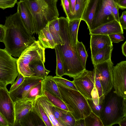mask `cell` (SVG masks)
Returning <instances> with one entry per match:
<instances>
[{
  "mask_svg": "<svg viewBox=\"0 0 126 126\" xmlns=\"http://www.w3.org/2000/svg\"><path fill=\"white\" fill-rule=\"evenodd\" d=\"M121 47L123 54L126 57V41L122 45Z\"/></svg>",
  "mask_w": 126,
  "mask_h": 126,
  "instance_id": "51",
  "label": "cell"
},
{
  "mask_svg": "<svg viewBox=\"0 0 126 126\" xmlns=\"http://www.w3.org/2000/svg\"><path fill=\"white\" fill-rule=\"evenodd\" d=\"M113 46H109L99 52L92 60L93 65L104 62L111 59Z\"/></svg>",
  "mask_w": 126,
  "mask_h": 126,
  "instance_id": "26",
  "label": "cell"
},
{
  "mask_svg": "<svg viewBox=\"0 0 126 126\" xmlns=\"http://www.w3.org/2000/svg\"><path fill=\"white\" fill-rule=\"evenodd\" d=\"M117 124L120 126H126V116L120 120Z\"/></svg>",
  "mask_w": 126,
  "mask_h": 126,
  "instance_id": "50",
  "label": "cell"
},
{
  "mask_svg": "<svg viewBox=\"0 0 126 126\" xmlns=\"http://www.w3.org/2000/svg\"><path fill=\"white\" fill-rule=\"evenodd\" d=\"M61 5L62 6L64 12L69 21L72 15L71 12L69 3L68 0H61Z\"/></svg>",
  "mask_w": 126,
  "mask_h": 126,
  "instance_id": "37",
  "label": "cell"
},
{
  "mask_svg": "<svg viewBox=\"0 0 126 126\" xmlns=\"http://www.w3.org/2000/svg\"><path fill=\"white\" fill-rule=\"evenodd\" d=\"M0 126H9L6 119L0 112Z\"/></svg>",
  "mask_w": 126,
  "mask_h": 126,
  "instance_id": "47",
  "label": "cell"
},
{
  "mask_svg": "<svg viewBox=\"0 0 126 126\" xmlns=\"http://www.w3.org/2000/svg\"><path fill=\"white\" fill-rule=\"evenodd\" d=\"M5 32V30L4 25L0 24V42L3 43Z\"/></svg>",
  "mask_w": 126,
  "mask_h": 126,
  "instance_id": "45",
  "label": "cell"
},
{
  "mask_svg": "<svg viewBox=\"0 0 126 126\" xmlns=\"http://www.w3.org/2000/svg\"><path fill=\"white\" fill-rule=\"evenodd\" d=\"M84 119L86 126H104L100 117L92 111Z\"/></svg>",
  "mask_w": 126,
  "mask_h": 126,
  "instance_id": "31",
  "label": "cell"
},
{
  "mask_svg": "<svg viewBox=\"0 0 126 126\" xmlns=\"http://www.w3.org/2000/svg\"><path fill=\"white\" fill-rule=\"evenodd\" d=\"M117 4L114 5L112 7V13L115 20L119 22V9Z\"/></svg>",
  "mask_w": 126,
  "mask_h": 126,
  "instance_id": "43",
  "label": "cell"
},
{
  "mask_svg": "<svg viewBox=\"0 0 126 126\" xmlns=\"http://www.w3.org/2000/svg\"><path fill=\"white\" fill-rule=\"evenodd\" d=\"M0 112L6 119L9 126H14V103L6 87L0 88Z\"/></svg>",
  "mask_w": 126,
  "mask_h": 126,
  "instance_id": "12",
  "label": "cell"
},
{
  "mask_svg": "<svg viewBox=\"0 0 126 126\" xmlns=\"http://www.w3.org/2000/svg\"><path fill=\"white\" fill-rule=\"evenodd\" d=\"M33 101L26 98L17 100L14 102L15 114L14 126H19L20 120L32 109Z\"/></svg>",
  "mask_w": 126,
  "mask_h": 126,
  "instance_id": "17",
  "label": "cell"
},
{
  "mask_svg": "<svg viewBox=\"0 0 126 126\" xmlns=\"http://www.w3.org/2000/svg\"><path fill=\"white\" fill-rule=\"evenodd\" d=\"M76 120L69 111L64 110L61 119L62 126H75Z\"/></svg>",
  "mask_w": 126,
  "mask_h": 126,
  "instance_id": "33",
  "label": "cell"
},
{
  "mask_svg": "<svg viewBox=\"0 0 126 126\" xmlns=\"http://www.w3.org/2000/svg\"><path fill=\"white\" fill-rule=\"evenodd\" d=\"M56 82L62 101L76 120L84 119L90 114L92 110L87 100L81 93L62 83Z\"/></svg>",
  "mask_w": 126,
  "mask_h": 126,
  "instance_id": "4",
  "label": "cell"
},
{
  "mask_svg": "<svg viewBox=\"0 0 126 126\" xmlns=\"http://www.w3.org/2000/svg\"><path fill=\"white\" fill-rule=\"evenodd\" d=\"M94 66V72L99 78L103 94L105 96L113 88V64L111 59Z\"/></svg>",
  "mask_w": 126,
  "mask_h": 126,
  "instance_id": "8",
  "label": "cell"
},
{
  "mask_svg": "<svg viewBox=\"0 0 126 126\" xmlns=\"http://www.w3.org/2000/svg\"><path fill=\"white\" fill-rule=\"evenodd\" d=\"M38 41L36 40L25 48L17 59V67L19 73L24 77H32L33 73L29 64L32 61L41 60L45 62V50Z\"/></svg>",
  "mask_w": 126,
  "mask_h": 126,
  "instance_id": "6",
  "label": "cell"
},
{
  "mask_svg": "<svg viewBox=\"0 0 126 126\" xmlns=\"http://www.w3.org/2000/svg\"></svg>",
  "mask_w": 126,
  "mask_h": 126,
  "instance_id": "53",
  "label": "cell"
},
{
  "mask_svg": "<svg viewBox=\"0 0 126 126\" xmlns=\"http://www.w3.org/2000/svg\"><path fill=\"white\" fill-rule=\"evenodd\" d=\"M117 5L119 9L124 10L126 8V0H118Z\"/></svg>",
  "mask_w": 126,
  "mask_h": 126,
  "instance_id": "46",
  "label": "cell"
},
{
  "mask_svg": "<svg viewBox=\"0 0 126 126\" xmlns=\"http://www.w3.org/2000/svg\"><path fill=\"white\" fill-rule=\"evenodd\" d=\"M81 19H74L68 21L69 31L72 41L76 45L78 42V34Z\"/></svg>",
  "mask_w": 126,
  "mask_h": 126,
  "instance_id": "29",
  "label": "cell"
},
{
  "mask_svg": "<svg viewBox=\"0 0 126 126\" xmlns=\"http://www.w3.org/2000/svg\"><path fill=\"white\" fill-rule=\"evenodd\" d=\"M42 82L31 89L26 98L33 101L37 96L44 95L42 90Z\"/></svg>",
  "mask_w": 126,
  "mask_h": 126,
  "instance_id": "34",
  "label": "cell"
},
{
  "mask_svg": "<svg viewBox=\"0 0 126 126\" xmlns=\"http://www.w3.org/2000/svg\"><path fill=\"white\" fill-rule=\"evenodd\" d=\"M17 59L13 57L5 49L0 48V82L11 85L18 77Z\"/></svg>",
  "mask_w": 126,
  "mask_h": 126,
  "instance_id": "7",
  "label": "cell"
},
{
  "mask_svg": "<svg viewBox=\"0 0 126 126\" xmlns=\"http://www.w3.org/2000/svg\"><path fill=\"white\" fill-rule=\"evenodd\" d=\"M89 0H76L74 13L69 21L74 19H81Z\"/></svg>",
  "mask_w": 126,
  "mask_h": 126,
  "instance_id": "27",
  "label": "cell"
},
{
  "mask_svg": "<svg viewBox=\"0 0 126 126\" xmlns=\"http://www.w3.org/2000/svg\"><path fill=\"white\" fill-rule=\"evenodd\" d=\"M17 0H0V8L5 9L13 7Z\"/></svg>",
  "mask_w": 126,
  "mask_h": 126,
  "instance_id": "39",
  "label": "cell"
},
{
  "mask_svg": "<svg viewBox=\"0 0 126 126\" xmlns=\"http://www.w3.org/2000/svg\"><path fill=\"white\" fill-rule=\"evenodd\" d=\"M99 0H89L81 18L85 22L89 30H92L93 22Z\"/></svg>",
  "mask_w": 126,
  "mask_h": 126,
  "instance_id": "19",
  "label": "cell"
},
{
  "mask_svg": "<svg viewBox=\"0 0 126 126\" xmlns=\"http://www.w3.org/2000/svg\"><path fill=\"white\" fill-rule=\"evenodd\" d=\"M73 82L78 91L86 99H92L94 86V71L84 70L73 78Z\"/></svg>",
  "mask_w": 126,
  "mask_h": 126,
  "instance_id": "10",
  "label": "cell"
},
{
  "mask_svg": "<svg viewBox=\"0 0 126 126\" xmlns=\"http://www.w3.org/2000/svg\"><path fill=\"white\" fill-rule=\"evenodd\" d=\"M113 88L118 96L126 98V61H123L113 66Z\"/></svg>",
  "mask_w": 126,
  "mask_h": 126,
  "instance_id": "11",
  "label": "cell"
},
{
  "mask_svg": "<svg viewBox=\"0 0 126 126\" xmlns=\"http://www.w3.org/2000/svg\"><path fill=\"white\" fill-rule=\"evenodd\" d=\"M24 0L32 14L36 34H38L49 23L59 17L58 0Z\"/></svg>",
  "mask_w": 126,
  "mask_h": 126,
  "instance_id": "3",
  "label": "cell"
},
{
  "mask_svg": "<svg viewBox=\"0 0 126 126\" xmlns=\"http://www.w3.org/2000/svg\"><path fill=\"white\" fill-rule=\"evenodd\" d=\"M48 100L54 106L63 110L68 111V109L62 100L50 93L45 91L43 93Z\"/></svg>",
  "mask_w": 126,
  "mask_h": 126,
  "instance_id": "30",
  "label": "cell"
},
{
  "mask_svg": "<svg viewBox=\"0 0 126 126\" xmlns=\"http://www.w3.org/2000/svg\"><path fill=\"white\" fill-rule=\"evenodd\" d=\"M42 90L43 93L45 91H48L62 100L57 85L52 76H47L43 80Z\"/></svg>",
  "mask_w": 126,
  "mask_h": 126,
  "instance_id": "24",
  "label": "cell"
},
{
  "mask_svg": "<svg viewBox=\"0 0 126 126\" xmlns=\"http://www.w3.org/2000/svg\"><path fill=\"white\" fill-rule=\"evenodd\" d=\"M39 103L43 108L52 126H61L55 118L52 110L53 105L45 95L37 96L36 98Z\"/></svg>",
  "mask_w": 126,
  "mask_h": 126,
  "instance_id": "20",
  "label": "cell"
},
{
  "mask_svg": "<svg viewBox=\"0 0 126 126\" xmlns=\"http://www.w3.org/2000/svg\"><path fill=\"white\" fill-rule=\"evenodd\" d=\"M17 11L25 26L32 35L35 33L33 16L25 1L20 0L17 3Z\"/></svg>",
  "mask_w": 126,
  "mask_h": 126,
  "instance_id": "14",
  "label": "cell"
},
{
  "mask_svg": "<svg viewBox=\"0 0 126 126\" xmlns=\"http://www.w3.org/2000/svg\"><path fill=\"white\" fill-rule=\"evenodd\" d=\"M54 49L55 51L57 60V66L56 70V76L62 77L64 75L63 63L59 52L56 46Z\"/></svg>",
  "mask_w": 126,
  "mask_h": 126,
  "instance_id": "35",
  "label": "cell"
},
{
  "mask_svg": "<svg viewBox=\"0 0 126 126\" xmlns=\"http://www.w3.org/2000/svg\"><path fill=\"white\" fill-rule=\"evenodd\" d=\"M32 109L42 120L46 126H52L43 108L36 99L33 101Z\"/></svg>",
  "mask_w": 126,
  "mask_h": 126,
  "instance_id": "28",
  "label": "cell"
},
{
  "mask_svg": "<svg viewBox=\"0 0 126 126\" xmlns=\"http://www.w3.org/2000/svg\"><path fill=\"white\" fill-rule=\"evenodd\" d=\"M120 24L123 29H126V11H123L119 18Z\"/></svg>",
  "mask_w": 126,
  "mask_h": 126,
  "instance_id": "44",
  "label": "cell"
},
{
  "mask_svg": "<svg viewBox=\"0 0 126 126\" xmlns=\"http://www.w3.org/2000/svg\"><path fill=\"white\" fill-rule=\"evenodd\" d=\"M24 77L21 74L19 73L15 81L11 85L9 92H10L16 88L23 82Z\"/></svg>",
  "mask_w": 126,
  "mask_h": 126,
  "instance_id": "41",
  "label": "cell"
},
{
  "mask_svg": "<svg viewBox=\"0 0 126 126\" xmlns=\"http://www.w3.org/2000/svg\"><path fill=\"white\" fill-rule=\"evenodd\" d=\"M118 0H99L91 30L115 20L112 14V9L114 5L117 4Z\"/></svg>",
  "mask_w": 126,
  "mask_h": 126,
  "instance_id": "9",
  "label": "cell"
},
{
  "mask_svg": "<svg viewBox=\"0 0 126 126\" xmlns=\"http://www.w3.org/2000/svg\"><path fill=\"white\" fill-rule=\"evenodd\" d=\"M75 126H86L84 119L76 120Z\"/></svg>",
  "mask_w": 126,
  "mask_h": 126,
  "instance_id": "49",
  "label": "cell"
},
{
  "mask_svg": "<svg viewBox=\"0 0 126 126\" xmlns=\"http://www.w3.org/2000/svg\"><path fill=\"white\" fill-rule=\"evenodd\" d=\"M43 79L41 78L30 77H24L22 83L14 90L9 92L10 96L14 102L26 98L31 89L41 82Z\"/></svg>",
  "mask_w": 126,
  "mask_h": 126,
  "instance_id": "13",
  "label": "cell"
},
{
  "mask_svg": "<svg viewBox=\"0 0 126 126\" xmlns=\"http://www.w3.org/2000/svg\"><path fill=\"white\" fill-rule=\"evenodd\" d=\"M53 78L55 81L62 83L71 89L78 91L72 81H69L62 77H59L56 76L53 77Z\"/></svg>",
  "mask_w": 126,
  "mask_h": 126,
  "instance_id": "36",
  "label": "cell"
},
{
  "mask_svg": "<svg viewBox=\"0 0 126 126\" xmlns=\"http://www.w3.org/2000/svg\"><path fill=\"white\" fill-rule=\"evenodd\" d=\"M52 110L53 115L59 124L61 125V119L64 110L61 109L53 105L52 106Z\"/></svg>",
  "mask_w": 126,
  "mask_h": 126,
  "instance_id": "38",
  "label": "cell"
},
{
  "mask_svg": "<svg viewBox=\"0 0 126 126\" xmlns=\"http://www.w3.org/2000/svg\"><path fill=\"white\" fill-rule=\"evenodd\" d=\"M3 43L5 50L10 55L19 57L23 51L36 40L24 25L17 11L6 17Z\"/></svg>",
  "mask_w": 126,
  "mask_h": 126,
  "instance_id": "1",
  "label": "cell"
},
{
  "mask_svg": "<svg viewBox=\"0 0 126 126\" xmlns=\"http://www.w3.org/2000/svg\"><path fill=\"white\" fill-rule=\"evenodd\" d=\"M92 99H87L92 111L100 117L104 105L105 96L99 97L97 91L94 87L92 92Z\"/></svg>",
  "mask_w": 126,
  "mask_h": 126,
  "instance_id": "18",
  "label": "cell"
},
{
  "mask_svg": "<svg viewBox=\"0 0 126 126\" xmlns=\"http://www.w3.org/2000/svg\"><path fill=\"white\" fill-rule=\"evenodd\" d=\"M7 85L0 82V88L6 87Z\"/></svg>",
  "mask_w": 126,
  "mask_h": 126,
  "instance_id": "52",
  "label": "cell"
},
{
  "mask_svg": "<svg viewBox=\"0 0 126 126\" xmlns=\"http://www.w3.org/2000/svg\"><path fill=\"white\" fill-rule=\"evenodd\" d=\"M94 86L97 91L99 97H100L104 95L103 94L102 89L99 78L94 71Z\"/></svg>",
  "mask_w": 126,
  "mask_h": 126,
  "instance_id": "40",
  "label": "cell"
},
{
  "mask_svg": "<svg viewBox=\"0 0 126 126\" xmlns=\"http://www.w3.org/2000/svg\"><path fill=\"white\" fill-rule=\"evenodd\" d=\"M45 63L40 60H34L29 64L30 68L33 73L32 77L45 79L50 72L45 68Z\"/></svg>",
  "mask_w": 126,
  "mask_h": 126,
  "instance_id": "23",
  "label": "cell"
},
{
  "mask_svg": "<svg viewBox=\"0 0 126 126\" xmlns=\"http://www.w3.org/2000/svg\"><path fill=\"white\" fill-rule=\"evenodd\" d=\"M90 35L101 34L108 35L114 34H123V29L120 23L115 20L104 24L91 30Z\"/></svg>",
  "mask_w": 126,
  "mask_h": 126,
  "instance_id": "16",
  "label": "cell"
},
{
  "mask_svg": "<svg viewBox=\"0 0 126 126\" xmlns=\"http://www.w3.org/2000/svg\"><path fill=\"white\" fill-rule=\"evenodd\" d=\"M38 35L39 43L44 48L54 49L56 45L47 25L41 30Z\"/></svg>",
  "mask_w": 126,
  "mask_h": 126,
  "instance_id": "22",
  "label": "cell"
},
{
  "mask_svg": "<svg viewBox=\"0 0 126 126\" xmlns=\"http://www.w3.org/2000/svg\"><path fill=\"white\" fill-rule=\"evenodd\" d=\"M70 6L71 12L72 14V16L73 15L75 12V4L76 0H68ZM69 19V20H70Z\"/></svg>",
  "mask_w": 126,
  "mask_h": 126,
  "instance_id": "48",
  "label": "cell"
},
{
  "mask_svg": "<svg viewBox=\"0 0 126 126\" xmlns=\"http://www.w3.org/2000/svg\"><path fill=\"white\" fill-rule=\"evenodd\" d=\"M19 126H46L43 121L36 113L32 110V109L29 112L20 120Z\"/></svg>",
  "mask_w": 126,
  "mask_h": 126,
  "instance_id": "21",
  "label": "cell"
},
{
  "mask_svg": "<svg viewBox=\"0 0 126 126\" xmlns=\"http://www.w3.org/2000/svg\"><path fill=\"white\" fill-rule=\"evenodd\" d=\"M60 35L63 44L56 45L62 61L64 75L74 78L86 69L78 54L76 45L70 35L68 20L64 17H59Z\"/></svg>",
  "mask_w": 126,
  "mask_h": 126,
  "instance_id": "2",
  "label": "cell"
},
{
  "mask_svg": "<svg viewBox=\"0 0 126 126\" xmlns=\"http://www.w3.org/2000/svg\"><path fill=\"white\" fill-rule=\"evenodd\" d=\"M112 43H118L125 39L123 34H114L109 35Z\"/></svg>",
  "mask_w": 126,
  "mask_h": 126,
  "instance_id": "42",
  "label": "cell"
},
{
  "mask_svg": "<svg viewBox=\"0 0 126 126\" xmlns=\"http://www.w3.org/2000/svg\"><path fill=\"white\" fill-rule=\"evenodd\" d=\"M125 116L126 98L117 95L113 88L105 96L100 118L104 126H111L117 124Z\"/></svg>",
  "mask_w": 126,
  "mask_h": 126,
  "instance_id": "5",
  "label": "cell"
},
{
  "mask_svg": "<svg viewBox=\"0 0 126 126\" xmlns=\"http://www.w3.org/2000/svg\"><path fill=\"white\" fill-rule=\"evenodd\" d=\"M47 25L56 45L63 44L60 35L59 17L49 23Z\"/></svg>",
  "mask_w": 126,
  "mask_h": 126,
  "instance_id": "25",
  "label": "cell"
},
{
  "mask_svg": "<svg viewBox=\"0 0 126 126\" xmlns=\"http://www.w3.org/2000/svg\"><path fill=\"white\" fill-rule=\"evenodd\" d=\"M90 47L92 60L97 53L109 46H113L109 35L94 34L90 35Z\"/></svg>",
  "mask_w": 126,
  "mask_h": 126,
  "instance_id": "15",
  "label": "cell"
},
{
  "mask_svg": "<svg viewBox=\"0 0 126 126\" xmlns=\"http://www.w3.org/2000/svg\"><path fill=\"white\" fill-rule=\"evenodd\" d=\"M78 53L83 66L86 68V64L88 56L85 47L82 42L78 41L76 45Z\"/></svg>",
  "mask_w": 126,
  "mask_h": 126,
  "instance_id": "32",
  "label": "cell"
}]
</instances>
